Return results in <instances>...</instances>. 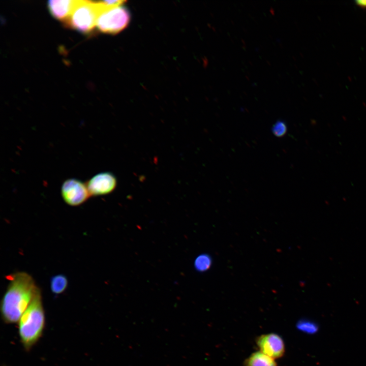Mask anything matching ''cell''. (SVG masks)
<instances>
[{"mask_svg":"<svg viewBox=\"0 0 366 366\" xmlns=\"http://www.w3.org/2000/svg\"><path fill=\"white\" fill-rule=\"evenodd\" d=\"M75 0H51L48 2V7L51 15L64 22L69 17Z\"/></svg>","mask_w":366,"mask_h":366,"instance_id":"obj_8","label":"cell"},{"mask_svg":"<svg viewBox=\"0 0 366 366\" xmlns=\"http://www.w3.org/2000/svg\"><path fill=\"white\" fill-rule=\"evenodd\" d=\"M7 278L9 282L1 299L0 311L4 322L13 324L18 322L39 288L25 272H17Z\"/></svg>","mask_w":366,"mask_h":366,"instance_id":"obj_1","label":"cell"},{"mask_svg":"<svg viewBox=\"0 0 366 366\" xmlns=\"http://www.w3.org/2000/svg\"><path fill=\"white\" fill-rule=\"evenodd\" d=\"M355 3L358 6L362 8H366V1H356Z\"/></svg>","mask_w":366,"mask_h":366,"instance_id":"obj_14","label":"cell"},{"mask_svg":"<svg viewBox=\"0 0 366 366\" xmlns=\"http://www.w3.org/2000/svg\"><path fill=\"white\" fill-rule=\"evenodd\" d=\"M211 259L207 255L203 254L199 256L195 260V268L200 271L208 269L211 266Z\"/></svg>","mask_w":366,"mask_h":366,"instance_id":"obj_12","label":"cell"},{"mask_svg":"<svg viewBox=\"0 0 366 366\" xmlns=\"http://www.w3.org/2000/svg\"><path fill=\"white\" fill-rule=\"evenodd\" d=\"M130 17L128 10L121 6L106 9L99 15L96 26L102 33L116 34L127 26Z\"/></svg>","mask_w":366,"mask_h":366,"instance_id":"obj_4","label":"cell"},{"mask_svg":"<svg viewBox=\"0 0 366 366\" xmlns=\"http://www.w3.org/2000/svg\"><path fill=\"white\" fill-rule=\"evenodd\" d=\"M245 366H277L274 359L258 351L252 353L245 361Z\"/></svg>","mask_w":366,"mask_h":366,"instance_id":"obj_9","label":"cell"},{"mask_svg":"<svg viewBox=\"0 0 366 366\" xmlns=\"http://www.w3.org/2000/svg\"><path fill=\"white\" fill-rule=\"evenodd\" d=\"M45 322L42 293L39 288L18 322L20 341L26 351L30 350L42 337Z\"/></svg>","mask_w":366,"mask_h":366,"instance_id":"obj_2","label":"cell"},{"mask_svg":"<svg viewBox=\"0 0 366 366\" xmlns=\"http://www.w3.org/2000/svg\"><path fill=\"white\" fill-rule=\"evenodd\" d=\"M272 134L277 137H282L287 132V127L285 121L278 120L272 126Z\"/></svg>","mask_w":366,"mask_h":366,"instance_id":"obj_13","label":"cell"},{"mask_svg":"<svg viewBox=\"0 0 366 366\" xmlns=\"http://www.w3.org/2000/svg\"><path fill=\"white\" fill-rule=\"evenodd\" d=\"M260 351L273 358L282 357L285 353V344L282 338L276 333L262 334L256 340Z\"/></svg>","mask_w":366,"mask_h":366,"instance_id":"obj_7","label":"cell"},{"mask_svg":"<svg viewBox=\"0 0 366 366\" xmlns=\"http://www.w3.org/2000/svg\"><path fill=\"white\" fill-rule=\"evenodd\" d=\"M106 9L101 1L75 0L72 10L64 22L68 27L83 33H89L96 26L100 14Z\"/></svg>","mask_w":366,"mask_h":366,"instance_id":"obj_3","label":"cell"},{"mask_svg":"<svg viewBox=\"0 0 366 366\" xmlns=\"http://www.w3.org/2000/svg\"><path fill=\"white\" fill-rule=\"evenodd\" d=\"M86 185L90 196L105 195L115 189L117 180L115 176L110 172H101L93 176Z\"/></svg>","mask_w":366,"mask_h":366,"instance_id":"obj_6","label":"cell"},{"mask_svg":"<svg viewBox=\"0 0 366 366\" xmlns=\"http://www.w3.org/2000/svg\"><path fill=\"white\" fill-rule=\"evenodd\" d=\"M68 281L67 277L62 274L53 276L50 280V288L51 292L58 295L63 293L67 288Z\"/></svg>","mask_w":366,"mask_h":366,"instance_id":"obj_10","label":"cell"},{"mask_svg":"<svg viewBox=\"0 0 366 366\" xmlns=\"http://www.w3.org/2000/svg\"><path fill=\"white\" fill-rule=\"evenodd\" d=\"M61 194L64 201L73 206L83 203L90 196L86 184L75 178L64 181L61 187Z\"/></svg>","mask_w":366,"mask_h":366,"instance_id":"obj_5","label":"cell"},{"mask_svg":"<svg viewBox=\"0 0 366 366\" xmlns=\"http://www.w3.org/2000/svg\"><path fill=\"white\" fill-rule=\"evenodd\" d=\"M298 329L306 333L313 334L319 330V326L315 322L308 319H301L297 324Z\"/></svg>","mask_w":366,"mask_h":366,"instance_id":"obj_11","label":"cell"}]
</instances>
